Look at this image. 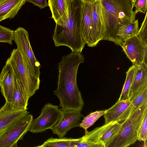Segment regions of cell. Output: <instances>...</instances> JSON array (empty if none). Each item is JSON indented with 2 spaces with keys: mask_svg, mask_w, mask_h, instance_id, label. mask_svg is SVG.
Here are the masks:
<instances>
[{
  "mask_svg": "<svg viewBox=\"0 0 147 147\" xmlns=\"http://www.w3.org/2000/svg\"><path fill=\"white\" fill-rule=\"evenodd\" d=\"M92 21L93 36L95 46L103 40L105 23L100 1L92 3Z\"/></svg>",
  "mask_w": 147,
  "mask_h": 147,
  "instance_id": "5bb4252c",
  "label": "cell"
},
{
  "mask_svg": "<svg viewBox=\"0 0 147 147\" xmlns=\"http://www.w3.org/2000/svg\"><path fill=\"white\" fill-rule=\"evenodd\" d=\"M105 23V32L108 36L117 35L119 26L134 21L136 14L132 8L131 0H100Z\"/></svg>",
  "mask_w": 147,
  "mask_h": 147,
  "instance_id": "3957f363",
  "label": "cell"
},
{
  "mask_svg": "<svg viewBox=\"0 0 147 147\" xmlns=\"http://www.w3.org/2000/svg\"><path fill=\"white\" fill-rule=\"evenodd\" d=\"M135 7V13L139 12L145 13L147 10V0H136L133 6Z\"/></svg>",
  "mask_w": 147,
  "mask_h": 147,
  "instance_id": "f1b7e54d",
  "label": "cell"
},
{
  "mask_svg": "<svg viewBox=\"0 0 147 147\" xmlns=\"http://www.w3.org/2000/svg\"><path fill=\"white\" fill-rule=\"evenodd\" d=\"M6 62L11 67L15 76L29 97L30 98L33 96L39 89L40 78H37L31 74L17 49H13Z\"/></svg>",
  "mask_w": 147,
  "mask_h": 147,
  "instance_id": "5b68a950",
  "label": "cell"
},
{
  "mask_svg": "<svg viewBox=\"0 0 147 147\" xmlns=\"http://www.w3.org/2000/svg\"><path fill=\"white\" fill-rule=\"evenodd\" d=\"M105 113V110H100L91 113L84 118L82 122L80 123L79 126L83 128L85 132L87 131V129L103 115Z\"/></svg>",
  "mask_w": 147,
  "mask_h": 147,
  "instance_id": "d4e9b609",
  "label": "cell"
},
{
  "mask_svg": "<svg viewBox=\"0 0 147 147\" xmlns=\"http://www.w3.org/2000/svg\"><path fill=\"white\" fill-rule=\"evenodd\" d=\"M62 112L61 109L57 105L47 103L42 109L39 116L33 120L29 131L38 133L51 129L58 122Z\"/></svg>",
  "mask_w": 147,
  "mask_h": 147,
  "instance_id": "ba28073f",
  "label": "cell"
},
{
  "mask_svg": "<svg viewBox=\"0 0 147 147\" xmlns=\"http://www.w3.org/2000/svg\"><path fill=\"white\" fill-rule=\"evenodd\" d=\"M62 110L59 120L51 129L53 133L57 134L59 138H63L71 129L79 126L82 116L80 111Z\"/></svg>",
  "mask_w": 147,
  "mask_h": 147,
  "instance_id": "9c48e42d",
  "label": "cell"
},
{
  "mask_svg": "<svg viewBox=\"0 0 147 147\" xmlns=\"http://www.w3.org/2000/svg\"><path fill=\"white\" fill-rule=\"evenodd\" d=\"M136 0H131V2L132 8L133 9V6Z\"/></svg>",
  "mask_w": 147,
  "mask_h": 147,
  "instance_id": "836d02e7",
  "label": "cell"
},
{
  "mask_svg": "<svg viewBox=\"0 0 147 147\" xmlns=\"http://www.w3.org/2000/svg\"><path fill=\"white\" fill-rule=\"evenodd\" d=\"M147 108L144 111L137 133V140L144 142V147L147 146Z\"/></svg>",
  "mask_w": 147,
  "mask_h": 147,
  "instance_id": "484cf974",
  "label": "cell"
},
{
  "mask_svg": "<svg viewBox=\"0 0 147 147\" xmlns=\"http://www.w3.org/2000/svg\"><path fill=\"white\" fill-rule=\"evenodd\" d=\"M139 29L138 19L128 24L119 26L117 35L121 44L125 40L136 35Z\"/></svg>",
  "mask_w": 147,
  "mask_h": 147,
  "instance_id": "ffe728a7",
  "label": "cell"
},
{
  "mask_svg": "<svg viewBox=\"0 0 147 147\" xmlns=\"http://www.w3.org/2000/svg\"><path fill=\"white\" fill-rule=\"evenodd\" d=\"M13 40L29 70L34 76L40 78V64L32 51L28 31L23 28L18 27L14 31Z\"/></svg>",
  "mask_w": 147,
  "mask_h": 147,
  "instance_id": "8992f818",
  "label": "cell"
},
{
  "mask_svg": "<svg viewBox=\"0 0 147 147\" xmlns=\"http://www.w3.org/2000/svg\"><path fill=\"white\" fill-rule=\"evenodd\" d=\"M147 12L141 27L136 35L145 46L147 45Z\"/></svg>",
  "mask_w": 147,
  "mask_h": 147,
  "instance_id": "83f0119b",
  "label": "cell"
},
{
  "mask_svg": "<svg viewBox=\"0 0 147 147\" xmlns=\"http://www.w3.org/2000/svg\"><path fill=\"white\" fill-rule=\"evenodd\" d=\"M0 87L5 102L9 104L15 89V76L11 67L7 62L0 74Z\"/></svg>",
  "mask_w": 147,
  "mask_h": 147,
  "instance_id": "4fadbf2b",
  "label": "cell"
},
{
  "mask_svg": "<svg viewBox=\"0 0 147 147\" xmlns=\"http://www.w3.org/2000/svg\"><path fill=\"white\" fill-rule=\"evenodd\" d=\"M121 123L117 122H111L103 131L98 140L104 147L108 146L119 132Z\"/></svg>",
  "mask_w": 147,
  "mask_h": 147,
  "instance_id": "44dd1931",
  "label": "cell"
},
{
  "mask_svg": "<svg viewBox=\"0 0 147 147\" xmlns=\"http://www.w3.org/2000/svg\"><path fill=\"white\" fill-rule=\"evenodd\" d=\"M33 120L29 113L18 120L0 134V147H17L19 140L29 131Z\"/></svg>",
  "mask_w": 147,
  "mask_h": 147,
  "instance_id": "52a82bcc",
  "label": "cell"
},
{
  "mask_svg": "<svg viewBox=\"0 0 147 147\" xmlns=\"http://www.w3.org/2000/svg\"><path fill=\"white\" fill-rule=\"evenodd\" d=\"M121 47L133 65L138 66L142 63L144 51L147 45H144L136 35L124 41Z\"/></svg>",
  "mask_w": 147,
  "mask_h": 147,
  "instance_id": "30bf717a",
  "label": "cell"
},
{
  "mask_svg": "<svg viewBox=\"0 0 147 147\" xmlns=\"http://www.w3.org/2000/svg\"><path fill=\"white\" fill-rule=\"evenodd\" d=\"M81 138L77 139L51 138L37 147H76Z\"/></svg>",
  "mask_w": 147,
  "mask_h": 147,
  "instance_id": "7402d4cb",
  "label": "cell"
},
{
  "mask_svg": "<svg viewBox=\"0 0 147 147\" xmlns=\"http://www.w3.org/2000/svg\"><path fill=\"white\" fill-rule=\"evenodd\" d=\"M131 114L147 102V86L135 94L131 98Z\"/></svg>",
  "mask_w": 147,
  "mask_h": 147,
  "instance_id": "603a6c76",
  "label": "cell"
},
{
  "mask_svg": "<svg viewBox=\"0 0 147 147\" xmlns=\"http://www.w3.org/2000/svg\"><path fill=\"white\" fill-rule=\"evenodd\" d=\"M26 2L31 3L38 6L40 9L45 8L48 6V3L46 0H26Z\"/></svg>",
  "mask_w": 147,
  "mask_h": 147,
  "instance_id": "4dcf8cb0",
  "label": "cell"
},
{
  "mask_svg": "<svg viewBox=\"0 0 147 147\" xmlns=\"http://www.w3.org/2000/svg\"><path fill=\"white\" fill-rule=\"evenodd\" d=\"M104 147L103 145L91 141L84 140L81 137L80 140L78 143L76 147Z\"/></svg>",
  "mask_w": 147,
  "mask_h": 147,
  "instance_id": "f546056e",
  "label": "cell"
},
{
  "mask_svg": "<svg viewBox=\"0 0 147 147\" xmlns=\"http://www.w3.org/2000/svg\"><path fill=\"white\" fill-rule=\"evenodd\" d=\"M26 0H0V23L15 17Z\"/></svg>",
  "mask_w": 147,
  "mask_h": 147,
  "instance_id": "ac0fdd59",
  "label": "cell"
},
{
  "mask_svg": "<svg viewBox=\"0 0 147 147\" xmlns=\"http://www.w3.org/2000/svg\"><path fill=\"white\" fill-rule=\"evenodd\" d=\"M29 113L27 110H17L5 102L0 109V134L14 122Z\"/></svg>",
  "mask_w": 147,
  "mask_h": 147,
  "instance_id": "2e32d148",
  "label": "cell"
},
{
  "mask_svg": "<svg viewBox=\"0 0 147 147\" xmlns=\"http://www.w3.org/2000/svg\"><path fill=\"white\" fill-rule=\"evenodd\" d=\"M92 3L82 2L80 7V24L83 37L87 45L95 47L93 36Z\"/></svg>",
  "mask_w": 147,
  "mask_h": 147,
  "instance_id": "8fae6325",
  "label": "cell"
},
{
  "mask_svg": "<svg viewBox=\"0 0 147 147\" xmlns=\"http://www.w3.org/2000/svg\"><path fill=\"white\" fill-rule=\"evenodd\" d=\"M14 34V31L0 24V42L7 43L12 45Z\"/></svg>",
  "mask_w": 147,
  "mask_h": 147,
  "instance_id": "4316f807",
  "label": "cell"
},
{
  "mask_svg": "<svg viewBox=\"0 0 147 147\" xmlns=\"http://www.w3.org/2000/svg\"><path fill=\"white\" fill-rule=\"evenodd\" d=\"M136 69V66L132 65L126 72L125 80L118 100H123L129 98V91Z\"/></svg>",
  "mask_w": 147,
  "mask_h": 147,
  "instance_id": "cb8c5ba5",
  "label": "cell"
},
{
  "mask_svg": "<svg viewBox=\"0 0 147 147\" xmlns=\"http://www.w3.org/2000/svg\"><path fill=\"white\" fill-rule=\"evenodd\" d=\"M83 3H93L96 1L98 0H81Z\"/></svg>",
  "mask_w": 147,
  "mask_h": 147,
  "instance_id": "d6a6232c",
  "label": "cell"
},
{
  "mask_svg": "<svg viewBox=\"0 0 147 147\" xmlns=\"http://www.w3.org/2000/svg\"><path fill=\"white\" fill-rule=\"evenodd\" d=\"M84 60L81 53L72 52L63 56L58 63L57 86L54 93L59 99L62 110H82L84 103L78 87L77 75L80 64Z\"/></svg>",
  "mask_w": 147,
  "mask_h": 147,
  "instance_id": "6da1fadb",
  "label": "cell"
},
{
  "mask_svg": "<svg viewBox=\"0 0 147 147\" xmlns=\"http://www.w3.org/2000/svg\"><path fill=\"white\" fill-rule=\"evenodd\" d=\"M15 89L9 104L11 107L15 109L27 110L28 100L30 98L15 74Z\"/></svg>",
  "mask_w": 147,
  "mask_h": 147,
  "instance_id": "e0dca14e",
  "label": "cell"
},
{
  "mask_svg": "<svg viewBox=\"0 0 147 147\" xmlns=\"http://www.w3.org/2000/svg\"><path fill=\"white\" fill-rule=\"evenodd\" d=\"M72 0H48L52 18L56 25L62 26L68 18Z\"/></svg>",
  "mask_w": 147,
  "mask_h": 147,
  "instance_id": "9a60e30c",
  "label": "cell"
},
{
  "mask_svg": "<svg viewBox=\"0 0 147 147\" xmlns=\"http://www.w3.org/2000/svg\"><path fill=\"white\" fill-rule=\"evenodd\" d=\"M136 69L129 91V98L147 86V65L143 63Z\"/></svg>",
  "mask_w": 147,
  "mask_h": 147,
  "instance_id": "d6986e66",
  "label": "cell"
},
{
  "mask_svg": "<svg viewBox=\"0 0 147 147\" xmlns=\"http://www.w3.org/2000/svg\"><path fill=\"white\" fill-rule=\"evenodd\" d=\"M130 98L118 100L112 107L105 110L104 115L105 124L111 122L123 121L131 114V107Z\"/></svg>",
  "mask_w": 147,
  "mask_h": 147,
  "instance_id": "7c38bea8",
  "label": "cell"
},
{
  "mask_svg": "<svg viewBox=\"0 0 147 147\" xmlns=\"http://www.w3.org/2000/svg\"><path fill=\"white\" fill-rule=\"evenodd\" d=\"M147 108V102L121 123L119 132L108 147H127L136 142L137 140L138 128Z\"/></svg>",
  "mask_w": 147,
  "mask_h": 147,
  "instance_id": "277c9868",
  "label": "cell"
},
{
  "mask_svg": "<svg viewBox=\"0 0 147 147\" xmlns=\"http://www.w3.org/2000/svg\"><path fill=\"white\" fill-rule=\"evenodd\" d=\"M81 0H72L68 19L62 26L55 25L52 38L56 47L64 46L72 52L81 53L86 44L80 24Z\"/></svg>",
  "mask_w": 147,
  "mask_h": 147,
  "instance_id": "7a4b0ae2",
  "label": "cell"
},
{
  "mask_svg": "<svg viewBox=\"0 0 147 147\" xmlns=\"http://www.w3.org/2000/svg\"><path fill=\"white\" fill-rule=\"evenodd\" d=\"M143 63L147 65V47L146 48L144 51Z\"/></svg>",
  "mask_w": 147,
  "mask_h": 147,
  "instance_id": "1f68e13d",
  "label": "cell"
}]
</instances>
